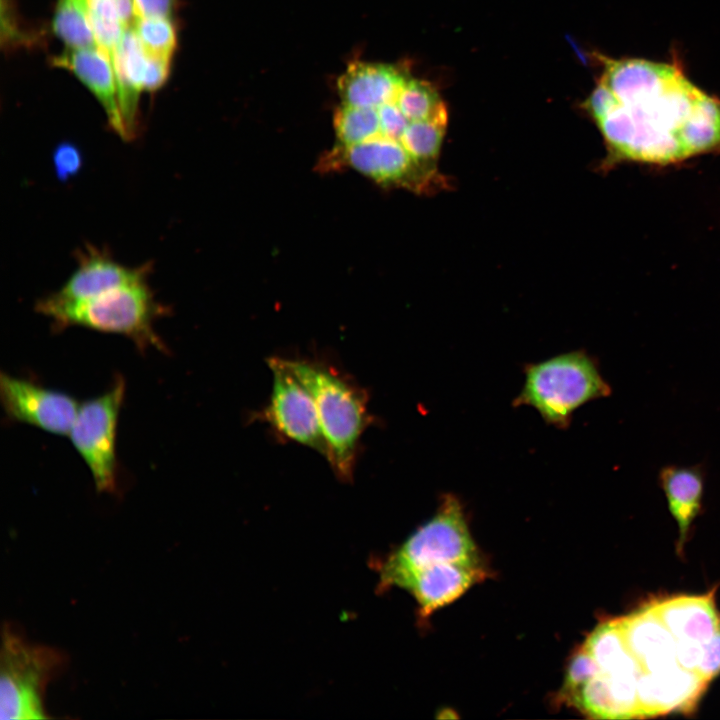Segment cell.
Here are the masks:
<instances>
[{
	"instance_id": "obj_8",
	"label": "cell",
	"mask_w": 720,
	"mask_h": 720,
	"mask_svg": "<svg viewBox=\"0 0 720 720\" xmlns=\"http://www.w3.org/2000/svg\"><path fill=\"white\" fill-rule=\"evenodd\" d=\"M124 395L125 382L117 377L105 393L79 405L68 435L99 492L117 488L116 431Z\"/></svg>"
},
{
	"instance_id": "obj_10",
	"label": "cell",
	"mask_w": 720,
	"mask_h": 720,
	"mask_svg": "<svg viewBox=\"0 0 720 720\" xmlns=\"http://www.w3.org/2000/svg\"><path fill=\"white\" fill-rule=\"evenodd\" d=\"M0 397L9 419L55 435H69L79 409L66 393L3 372Z\"/></svg>"
},
{
	"instance_id": "obj_20",
	"label": "cell",
	"mask_w": 720,
	"mask_h": 720,
	"mask_svg": "<svg viewBox=\"0 0 720 720\" xmlns=\"http://www.w3.org/2000/svg\"><path fill=\"white\" fill-rule=\"evenodd\" d=\"M671 514L679 527L677 552L681 553L691 523L701 507L702 477L689 468L667 467L660 475Z\"/></svg>"
},
{
	"instance_id": "obj_9",
	"label": "cell",
	"mask_w": 720,
	"mask_h": 720,
	"mask_svg": "<svg viewBox=\"0 0 720 720\" xmlns=\"http://www.w3.org/2000/svg\"><path fill=\"white\" fill-rule=\"evenodd\" d=\"M272 391L262 417L289 440L312 448L326 457L318 412L311 393L282 358H271Z\"/></svg>"
},
{
	"instance_id": "obj_1",
	"label": "cell",
	"mask_w": 720,
	"mask_h": 720,
	"mask_svg": "<svg viewBox=\"0 0 720 720\" xmlns=\"http://www.w3.org/2000/svg\"><path fill=\"white\" fill-rule=\"evenodd\" d=\"M603 64L599 82L611 104L596 122L613 153L657 163L687 157L681 132L711 95L675 64L638 58Z\"/></svg>"
},
{
	"instance_id": "obj_17",
	"label": "cell",
	"mask_w": 720,
	"mask_h": 720,
	"mask_svg": "<svg viewBox=\"0 0 720 720\" xmlns=\"http://www.w3.org/2000/svg\"><path fill=\"white\" fill-rule=\"evenodd\" d=\"M625 641L643 672L677 665L676 639L652 604L619 618Z\"/></svg>"
},
{
	"instance_id": "obj_26",
	"label": "cell",
	"mask_w": 720,
	"mask_h": 720,
	"mask_svg": "<svg viewBox=\"0 0 720 720\" xmlns=\"http://www.w3.org/2000/svg\"><path fill=\"white\" fill-rule=\"evenodd\" d=\"M376 109L379 115V132L374 139L383 138L401 143V138L410 121L396 102L384 104Z\"/></svg>"
},
{
	"instance_id": "obj_4",
	"label": "cell",
	"mask_w": 720,
	"mask_h": 720,
	"mask_svg": "<svg viewBox=\"0 0 720 720\" xmlns=\"http://www.w3.org/2000/svg\"><path fill=\"white\" fill-rule=\"evenodd\" d=\"M523 372L524 383L513 407H531L546 424L558 429L570 426L579 407L610 393L595 361L582 350L527 363Z\"/></svg>"
},
{
	"instance_id": "obj_7",
	"label": "cell",
	"mask_w": 720,
	"mask_h": 720,
	"mask_svg": "<svg viewBox=\"0 0 720 720\" xmlns=\"http://www.w3.org/2000/svg\"><path fill=\"white\" fill-rule=\"evenodd\" d=\"M318 168L330 172L351 169L385 187L430 192L440 184L437 170L427 168L397 141L376 138L360 144L334 146L321 157Z\"/></svg>"
},
{
	"instance_id": "obj_13",
	"label": "cell",
	"mask_w": 720,
	"mask_h": 720,
	"mask_svg": "<svg viewBox=\"0 0 720 720\" xmlns=\"http://www.w3.org/2000/svg\"><path fill=\"white\" fill-rule=\"evenodd\" d=\"M487 576L484 565L443 563L418 570L400 581L417 600L422 617L450 604Z\"/></svg>"
},
{
	"instance_id": "obj_11",
	"label": "cell",
	"mask_w": 720,
	"mask_h": 720,
	"mask_svg": "<svg viewBox=\"0 0 720 720\" xmlns=\"http://www.w3.org/2000/svg\"><path fill=\"white\" fill-rule=\"evenodd\" d=\"M77 267L55 293L45 297L55 303H74L99 296L126 283L146 277L150 265L130 268L117 262L104 248L87 245L77 255Z\"/></svg>"
},
{
	"instance_id": "obj_2",
	"label": "cell",
	"mask_w": 720,
	"mask_h": 720,
	"mask_svg": "<svg viewBox=\"0 0 720 720\" xmlns=\"http://www.w3.org/2000/svg\"><path fill=\"white\" fill-rule=\"evenodd\" d=\"M36 307L57 328L80 326L116 333L130 338L139 349L165 350L154 330V322L166 313V308L156 301L146 277L88 300L55 303L43 298Z\"/></svg>"
},
{
	"instance_id": "obj_5",
	"label": "cell",
	"mask_w": 720,
	"mask_h": 720,
	"mask_svg": "<svg viewBox=\"0 0 720 720\" xmlns=\"http://www.w3.org/2000/svg\"><path fill=\"white\" fill-rule=\"evenodd\" d=\"M483 565L464 506L452 493L441 495L435 514L381 566V586H398L408 575L438 564Z\"/></svg>"
},
{
	"instance_id": "obj_3",
	"label": "cell",
	"mask_w": 720,
	"mask_h": 720,
	"mask_svg": "<svg viewBox=\"0 0 720 720\" xmlns=\"http://www.w3.org/2000/svg\"><path fill=\"white\" fill-rule=\"evenodd\" d=\"M284 362L314 399L326 458L340 478L350 479L358 442L368 424L366 394L321 364L287 359Z\"/></svg>"
},
{
	"instance_id": "obj_6",
	"label": "cell",
	"mask_w": 720,
	"mask_h": 720,
	"mask_svg": "<svg viewBox=\"0 0 720 720\" xmlns=\"http://www.w3.org/2000/svg\"><path fill=\"white\" fill-rule=\"evenodd\" d=\"M65 665L62 651L32 643L13 624H4L0 652L1 719H46V688Z\"/></svg>"
},
{
	"instance_id": "obj_14",
	"label": "cell",
	"mask_w": 720,
	"mask_h": 720,
	"mask_svg": "<svg viewBox=\"0 0 720 720\" xmlns=\"http://www.w3.org/2000/svg\"><path fill=\"white\" fill-rule=\"evenodd\" d=\"M52 64L71 71L97 98L112 129L121 138L128 139L119 108L111 57L107 51L98 46L67 49L53 57Z\"/></svg>"
},
{
	"instance_id": "obj_27",
	"label": "cell",
	"mask_w": 720,
	"mask_h": 720,
	"mask_svg": "<svg viewBox=\"0 0 720 720\" xmlns=\"http://www.w3.org/2000/svg\"><path fill=\"white\" fill-rule=\"evenodd\" d=\"M52 161L57 178L66 181L78 174L83 159L80 150L75 145L64 142L55 148Z\"/></svg>"
},
{
	"instance_id": "obj_18",
	"label": "cell",
	"mask_w": 720,
	"mask_h": 720,
	"mask_svg": "<svg viewBox=\"0 0 720 720\" xmlns=\"http://www.w3.org/2000/svg\"><path fill=\"white\" fill-rule=\"evenodd\" d=\"M652 606L676 640L705 643L720 624L713 591L706 595L664 599Z\"/></svg>"
},
{
	"instance_id": "obj_28",
	"label": "cell",
	"mask_w": 720,
	"mask_h": 720,
	"mask_svg": "<svg viewBox=\"0 0 720 720\" xmlns=\"http://www.w3.org/2000/svg\"><path fill=\"white\" fill-rule=\"evenodd\" d=\"M696 673L706 682L720 673V624L712 638L702 643L701 659Z\"/></svg>"
},
{
	"instance_id": "obj_24",
	"label": "cell",
	"mask_w": 720,
	"mask_h": 720,
	"mask_svg": "<svg viewBox=\"0 0 720 720\" xmlns=\"http://www.w3.org/2000/svg\"><path fill=\"white\" fill-rule=\"evenodd\" d=\"M396 104L410 122L431 119L448 112L437 90L424 80L409 78Z\"/></svg>"
},
{
	"instance_id": "obj_25",
	"label": "cell",
	"mask_w": 720,
	"mask_h": 720,
	"mask_svg": "<svg viewBox=\"0 0 720 720\" xmlns=\"http://www.w3.org/2000/svg\"><path fill=\"white\" fill-rule=\"evenodd\" d=\"M133 28L147 54L171 59L176 49L175 25L169 17L135 18Z\"/></svg>"
},
{
	"instance_id": "obj_21",
	"label": "cell",
	"mask_w": 720,
	"mask_h": 720,
	"mask_svg": "<svg viewBox=\"0 0 720 720\" xmlns=\"http://www.w3.org/2000/svg\"><path fill=\"white\" fill-rule=\"evenodd\" d=\"M583 647L597 663L599 672L643 671L627 646L619 619L598 625L588 636Z\"/></svg>"
},
{
	"instance_id": "obj_31",
	"label": "cell",
	"mask_w": 720,
	"mask_h": 720,
	"mask_svg": "<svg viewBox=\"0 0 720 720\" xmlns=\"http://www.w3.org/2000/svg\"><path fill=\"white\" fill-rule=\"evenodd\" d=\"M676 660L687 670L696 672L701 659L702 644L686 640H676Z\"/></svg>"
},
{
	"instance_id": "obj_12",
	"label": "cell",
	"mask_w": 720,
	"mask_h": 720,
	"mask_svg": "<svg viewBox=\"0 0 720 720\" xmlns=\"http://www.w3.org/2000/svg\"><path fill=\"white\" fill-rule=\"evenodd\" d=\"M707 683L698 673L679 664L642 672L637 681L639 717L689 711Z\"/></svg>"
},
{
	"instance_id": "obj_15",
	"label": "cell",
	"mask_w": 720,
	"mask_h": 720,
	"mask_svg": "<svg viewBox=\"0 0 720 720\" xmlns=\"http://www.w3.org/2000/svg\"><path fill=\"white\" fill-rule=\"evenodd\" d=\"M409 77L400 67L389 64L353 62L338 78L341 104L378 108L396 102Z\"/></svg>"
},
{
	"instance_id": "obj_23",
	"label": "cell",
	"mask_w": 720,
	"mask_h": 720,
	"mask_svg": "<svg viewBox=\"0 0 720 720\" xmlns=\"http://www.w3.org/2000/svg\"><path fill=\"white\" fill-rule=\"evenodd\" d=\"M52 29L67 49L97 46L86 12L79 0H57Z\"/></svg>"
},
{
	"instance_id": "obj_19",
	"label": "cell",
	"mask_w": 720,
	"mask_h": 720,
	"mask_svg": "<svg viewBox=\"0 0 720 720\" xmlns=\"http://www.w3.org/2000/svg\"><path fill=\"white\" fill-rule=\"evenodd\" d=\"M111 63L117 86L118 102L128 139L135 136L137 128V107L147 55L133 27L124 34L112 51Z\"/></svg>"
},
{
	"instance_id": "obj_30",
	"label": "cell",
	"mask_w": 720,
	"mask_h": 720,
	"mask_svg": "<svg viewBox=\"0 0 720 720\" xmlns=\"http://www.w3.org/2000/svg\"><path fill=\"white\" fill-rule=\"evenodd\" d=\"M134 18L170 17L174 0H132Z\"/></svg>"
},
{
	"instance_id": "obj_22",
	"label": "cell",
	"mask_w": 720,
	"mask_h": 720,
	"mask_svg": "<svg viewBox=\"0 0 720 720\" xmlns=\"http://www.w3.org/2000/svg\"><path fill=\"white\" fill-rule=\"evenodd\" d=\"M448 123V112L426 120L412 121L406 128L401 144L421 165L437 170L441 145Z\"/></svg>"
},
{
	"instance_id": "obj_29",
	"label": "cell",
	"mask_w": 720,
	"mask_h": 720,
	"mask_svg": "<svg viewBox=\"0 0 720 720\" xmlns=\"http://www.w3.org/2000/svg\"><path fill=\"white\" fill-rule=\"evenodd\" d=\"M143 78V90L155 91L160 88L168 78L170 59L147 54Z\"/></svg>"
},
{
	"instance_id": "obj_16",
	"label": "cell",
	"mask_w": 720,
	"mask_h": 720,
	"mask_svg": "<svg viewBox=\"0 0 720 720\" xmlns=\"http://www.w3.org/2000/svg\"><path fill=\"white\" fill-rule=\"evenodd\" d=\"M640 672H599L578 691L582 711L595 719L638 718L637 681Z\"/></svg>"
}]
</instances>
